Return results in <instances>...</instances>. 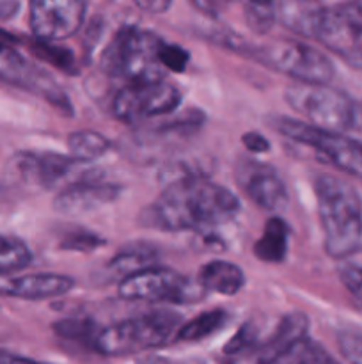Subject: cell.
I'll return each instance as SVG.
<instances>
[{
  "mask_svg": "<svg viewBox=\"0 0 362 364\" xmlns=\"http://www.w3.org/2000/svg\"><path fill=\"white\" fill-rule=\"evenodd\" d=\"M312 364H339V363H337L334 358H330V355L327 354L322 347H319L318 352H316V355H314V363Z\"/></svg>",
  "mask_w": 362,
  "mask_h": 364,
  "instance_id": "f35d334b",
  "label": "cell"
},
{
  "mask_svg": "<svg viewBox=\"0 0 362 364\" xmlns=\"http://www.w3.org/2000/svg\"><path fill=\"white\" fill-rule=\"evenodd\" d=\"M275 128L290 141L311 148L330 166L351 174H362V142L293 117H277Z\"/></svg>",
  "mask_w": 362,
  "mask_h": 364,
  "instance_id": "52a82bcc",
  "label": "cell"
},
{
  "mask_svg": "<svg viewBox=\"0 0 362 364\" xmlns=\"http://www.w3.org/2000/svg\"><path fill=\"white\" fill-rule=\"evenodd\" d=\"M0 80L41 95L64 112H71L70 98L60 89L55 78L50 77L45 70L35 66L27 57L21 55L14 48L13 36L4 31H0Z\"/></svg>",
  "mask_w": 362,
  "mask_h": 364,
  "instance_id": "8fae6325",
  "label": "cell"
},
{
  "mask_svg": "<svg viewBox=\"0 0 362 364\" xmlns=\"http://www.w3.org/2000/svg\"><path fill=\"white\" fill-rule=\"evenodd\" d=\"M162 45L163 39L155 32L123 27L103 50L99 66L103 73L124 80V84L165 80V70L160 64Z\"/></svg>",
  "mask_w": 362,
  "mask_h": 364,
  "instance_id": "3957f363",
  "label": "cell"
},
{
  "mask_svg": "<svg viewBox=\"0 0 362 364\" xmlns=\"http://www.w3.org/2000/svg\"><path fill=\"white\" fill-rule=\"evenodd\" d=\"M259 345V334L252 323H245L243 327H240L236 334L227 341V345L224 347V354L227 355H236L241 354L245 350H251V348L258 347Z\"/></svg>",
  "mask_w": 362,
  "mask_h": 364,
  "instance_id": "1f68e13d",
  "label": "cell"
},
{
  "mask_svg": "<svg viewBox=\"0 0 362 364\" xmlns=\"http://www.w3.org/2000/svg\"><path fill=\"white\" fill-rule=\"evenodd\" d=\"M190 63V53L174 43L163 41L160 48V64L165 71H174V73H183Z\"/></svg>",
  "mask_w": 362,
  "mask_h": 364,
  "instance_id": "f546056e",
  "label": "cell"
},
{
  "mask_svg": "<svg viewBox=\"0 0 362 364\" xmlns=\"http://www.w3.org/2000/svg\"><path fill=\"white\" fill-rule=\"evenodd\" d=\"M32 263V251L23 240L0 233V277L27 269Z\"/></svg>",
  "mask_w": 362,
  "mask_h": 364,
  "instance_id": "cb8c5ba5",
  "label": "cell"
},
{
  "mask_svg": "<svg viewBox=\"0 0 362 364\" xmlns=\"http://www.w3.org/2000/svg\"><path fill=\"white\" fill-rule=\"evenodd\" d=\"M243 16L248 28L256 34L263 36L275 25V4L247 2L243 6Z\"/></svg>",
  "mask_w": 362,
  "mask_h": 364,
  "instance_id": "484cf974",
  "label": "cell"
},
{
  "mask_svg": "<svg viewBox=\"0 0 362 364\" xmlns=\"http://www.w3.org/2000/svg\"><path fill=\"white\" fill-rule=\"evenodd\" d=\"M284 98L287 105L304 116L307 119L305 123L312 127L339 134L353 127L355 102L339 89L295 82L286 87Z\"/></svg>",
  "mask_w": 362,
  "mask_h": 364,
  "instance_id": "8992f818",
  "label": "cell"
},
{
  "mask_svg": "<svg viewBox=\"0 0 362 364\" xmlns=\"http://www.w3.org/2000/svg\"><path fill=\"white\" fill-rule=\"evenodd\" d=\"M85 11L87 4L80 0H34L28 7V23L38 41H62L77 34Z\"/></svg>",
  "mask_w": 362,
  "mask_h": 364,
  "instance_id": "7c38bea8",
  "label": "cell"
},
{
  "mask_svg": "<svg viewBox=\"0 0 362 364\" xmlns=\"http://www.w3.org/2000/svg\"><path fill=\"white\" fill-rule=\"evenodd\" d=\"M339 279L348 294L362 306V267L361 265H343L339 269Z\"/></svg>",
  "mask_w": 362,
  "mask_h": 364,
  "instance_id": "d6a6232c",
  "label": "cell"
},
{
  "mask_svg": "<svg viewBox=\"0 0 362 364\" xmlns=\"http://www.w3.org/2000/svg\"><path fill=\"white\" fill-rule=\"evenodd\" d=\"M319 220L327 255L344 259L362 251V199L348 181L334 174L314 180Z\"/></svg>",
  "mask_w": 362,
  "mask_h": 364,
  "instance_id": "7a4b0ae2",
  "label": "cell"
},
{
  "mask_svg": "<svg viewBox=\"0 0 362 364\" xmlns=\"http://www.w3.org/2000/svg\"><path fill=\"white\" fill-rule=\"evenodd\" d=\"M4 287H6V283H0V294H2V290H4Z\"/></svg>",
  "mask_w": 362,
  "mask_h": 364,
  "instance_id": "60d3db41",
  "label": "cell"
},
{
  "mask_svg": "<svg viewBox=\"0 0 362 364\" xmlns=\"http://www.w3.org/2000/svg\"><path fill=\"white\" fill-rule=\"evenodd\" d=\"M240 201L229 188L199 174L177 178L142 212V223L162 231H206L229 223Z\"/></svg>",
  "mask_w": 362,
  "mask_h": 364,
  "instance_id": "6da1fadb",
  "label": "cell"
},
{
  "mask_svg": "<svg viewBox=\"0 0 362 364\" xmlns=\"http://www.w3.org/2000/svg\"><path fill=\"white\" fill-rule=\"evenodd\" d=\"M20 9V2L14 0H0V20H9Z\"/></svg>",
  "mask_w": 362,
  "mask_h": 364,
  "instance_id": "8d00e7d4",
  "label": "cell"
},
{
  "mask_svg": "<svg viewBox=\"0 0 362 364\" xmlns=\"http://www.w3.org/2000/svg\"><path fill=\"white\" fill-rule=\"evenodd\" d=\"M291 230L283 217H270L265 224L263 235L254 244L256 258L266 263L284 262L290 245Z\"/></svg>",
  "mask_w": 362,
  "mask_h": 364,
  "instance_id": "ffe728a7",
  "label": "cell"
},
{
  "mask_svg": "<svg viewBox=\"0 0 362 364\" xmlns=\"http://www.w3.org/2000/svg\"><path fill=\"white\" fill-rule=\"evenodd\" d=\"M337 347L350 364H362V329L351 327L337 334Z\"/></svg>",
  "mask_w": 362,
  "mask_h": 364,
  "instance_id": "83f0119b",
  "label": "cell"
},
{
  "mask_svg": "<svg viewBox=\"0 0 362 364\" xmlns=\"http://www.w3.org/2000/svg\"><path fill=\"white\" fill-rule=\"evenodd\" d=\"M247 53L263 66L295 78L298 84L329 85L336 75L332 60L307 43L280 39L252 46L247 48Z\"/></svg>",
  "mask_w": 362,
  "mask_h": 364,
  "instance_id": "5b68a950",
  "label": "cell"
},
{
  "mask_svg": "<svg viewBox=\"0 0 362 364\" xmlns=\"http://www.w3.org/2000/svg\"><path fill=\"white\" fill-rule=\"evenodd\" d=\"M32 50L41 57L46 63L53 64L59 70L67 71V73H75L77 70V64H75V57L70 50L62 48L59 45H53V43H45V41H35L32 45Z\"/></svg>",
  "mask_w": 362,
  "mask_h": 364,
  "instance_id": "4316f807",
  "label": "cell"
},
{
  "mask_svg": "<svg viewBox=\"0 0 362 364\" xmlns=\"http://www.w3.org/2000/svg\"><path fill=\"white\" fill-rule=\"evenodd\" d=\"M155 249L146 247V245H133V247L117 252L116 258L109 263V272H112L114 276L123 281L124 277L131 276L138 270L149 269L151 263H155Z\"/></svg>",
  "mask_w": 362,
  "mask_h": 364,
  "instance_id": "7402d4cb",
  "label": "cell"
},
{
  "mask_svg": "<svg viewBox=\"0 0 362 364\" xmlns=\"http://www.w3.org/2000/svg\"><path fill=\"white\" fill-rule=\"evenodd\" d=\"M227 320H229V315L224 309L206 311L202 315L195 316L190 322L183 323L177 331L176 338L180 341H201L222 329Z\"/></svg>",
  "mask_w": 362,
  "mask_h": 364,
  "instance_id": "603a6c76",
  "label": "cell"
},
{
  "mask_svg": "<svg viewBox=\"0 0 362 364\" xmlns=\"http://www.w3.org/2000/svg\"><path fill=\"white\" fill-rule=\"evenodd\" d=\"M241 142H243V146L248 151L256 153V155L270 151L268 139L263 137L259 132H247V134H243V137H241Z\"/></svg>",
  "mask_w": 362,
  "mask_h": 364,
  "instance_id": "836d02e7",
  "label": "cell"
},
{
  "mask_svg": "<svg viewBox=\"0 0 362 364\" xmlns=\"http://www.w3.org/2000/svg\"><path fill=\"white\" fill-rule=\"evenodd\" d=\"M181 318L172 311H151L99 329L92 348L103 355H133L160 348L177 334Z\"/></svg>",
  "mask_w": 362,
  "mask_h": 364,
  "instance_id": "277c9868",
  "label": "cell"
},
{
  "mask_svg": "<svg viewBox=\"0 0 362 364\" xmlns=\"http://www.w3.org/2000/svg\"><path fill=\"white\" fill-rule=\"evenodd\" d=\"M309 331V318L304 313H290L284 316L272 333V336L259 345V364H266L272 359L279 358L291 347L300 343L302 340L307 338Z\"/></svg>",
  "mask_w": 362,
  "mask_h": 364,
  "instance_id": "e0dca14e",
  "label": "cell"
},
{
  "mask_svg": "<svg viewBox=\"0 0 362 364\" xmlns=\"http://www.w3.org/2000/svg\"><path fill=\"white\" fill-rule=\"evenodd\" d=\"M357 130H362V102L357 103L355 102V112H353V127Z\"/></svg>",
  "mask_w": 362,
  "mask_h": 364,
  "instance_id": "ab89813d",
  "label": "cell"
},
{
  "mask_svg": "<svg viewBox=\"0 0 362 364\" xmlns=\"http://www.w3.org/2000/svg\"><path fill=\"white\" fill-rule=\"evenodd\" d=\"M117 290L126 301L174 302V304L202 301L206 295L199 283L190 281L176 270L162 269V267H149L124 277L123 281H119Z\"/></svg>",
  "mask_w": 362,
  "mask_h": 364,
  "instance_id": "ba28073f",
  "label": "cell"
},
{
  "mask_svg": "<svg viewBox=\"0 0 362 364\" xmlns=\"http://www.w3.org/2000/svg\"><path fill=\"white\" fill-rule=\"evenodd\" d=\"M236 180L245 196L259 208L273 213L286 210L290 203L286 183L273 167L254 160H245L236 169Z\"/></svg>",
  "mask_w": 362,
  "mask_h": 364,
  "instance_id": "5bb4252c",
  "label": "cell"
},
{
  "mask_svg": "<svg viewBox=\"0 0 362 364\" xmlns=\"http://www.w3.org/2000/svg\"><path fill=\"white\" fill-rule=\"evenodd\" d=\"M138 364H199L195 361H170V359L162 358H144L138 361Z\"/></svg>",
  "mask_w": 362,
  "mask_h": 364,
  "instance_id": "74e56055",
  "label": "cell"
},
{
  "mask_svg": "<svg viewBox=\"0 0 362 364\" xmlns=\"http://www.w3.org/2000/svg\"><path fill=\"white\" fill-rule=\"evenodd\" d=\"M137 6L144 11H151V13L160 14V13H165L167 9H170V2H165V0H149V2H137Z\"/></svg>",
  "mask_w": 362,
  "mask_h": 364,
  "instance_id": "e575fe53",
  "label": "cell"
},
{
  "mask_svg": "<svg viewBox=\"0 0 362 364\" xmlns=\"http://www.w3.org/2000/svg\"><path fill=\"white\" fill-rule=\"evenodd\" d=\"M314 39L348 66L362 70V2L323 7Z\"/></svg>",
  "mask_w": 362,
  "mask_h": 364,
  "instance_id": "9c48e42d",
  "label": "cell"
},
{
  "mask_svg": "<svg viewBox=\"0 0 362 364\" xmlns=\"http://www.w3.org/2000/svg\"><path fill=\"white\" fill-rule=\"evenodd\" d=\"M123 194V187L117 183H103V181L85 180L71 181L57 194L53 208L64 215H82L94 212L110 203L117 201Z\"/></svg>",
  "mask_w": 362,
  "mask_h": 364,
  "instance_id": "9a60e30c",
  "label": "cell"
},
{
  "mask_svg": "<svg viewBox=\"0 0 362 364\" xmlns=\"http://www.w3.org/2000/svg\"><path fill=\"white\" fill-rule=\"evenodd\" d=\"M197 283L206 294L234 295L243 288L245 274L238 265L224 259H213L201 269Z\"/></svg>",
  "mask_w": 362,
  "mask_h": 364,
  "instance_id": "ac0fdd59",
  "label": "cell"
},
{
  "mask_svg": "<svg viewBox=\"0 0 362 364\" xmlns=\"http://www.w3.org/2000/svg\"><path fill=\"white\" fill-rule=\"evenodd\" d=\"M106 242L98 235L91 233V231H75V233L67 235L62 242H60V249L66 251H77V252H91L96 249L103 247Z\"/></svg>",
  "mask_w": 362,
  "mask_h": 364,
  "instance_id": "4dcf8cb0",
  "label": "cell"
},
{
  "mask_svg": "<svg viewBox=\"0 0 362 364\" xmlns=\"http://www.w3.org/2000/svg\"><path fill=\"white\" fill-rule=\"evenodd\" d=\"M181 105V92L167 80L124 84L112 100V114L123 123L135 124L167 116Z\"/></svg>",
  "mask_w": 362,
  "mask_h": 364,
  "instance_id": "30bf717a",
  "label": "cell"
},
{
  "mask_svg": "<svg viewBox=\"0 0 362 364\" xmlns=\"http://www.w3.org/2000/svg\"><path fill=\"white\" fill-rule=\"evenodd\" d=\"M75 279L62 274H25L6 281L2 294L23 301H45L73 290Z\"/></svg>",
  "mask_w": 362,
  "mask_h": 364,
  "instance_id": "2e32d148",
  "label": "cell"
},
{
  "mask_svg": "<svg viewBox=\"0 0 362 364\" xmlns=\"http://www.w3.org/2000/svg\"><path fill=\"white\" fill-rule=\"evenodd\" d=\"M94 322L87 318H64L53 323V331L57 336L64 338V340H75V341H85V343H94L96 336H98L99 329H96Z\"/></svg>",
  "mask_w": 362,
  "mask_h": 364,
  "instance_id": "d4e9b609",
  "label": "cell"
},
{
  "mask_svg": "<svg viewBox=\"0 0 362 364\" xmlns=\"http://www.w3.org/2000/svg\"><path fill=\"white\" fill-rule=\"evenodd\" d=\"M0 364H43V363L23 358V355H16V354H11V352L0 350Z\"/></svg>",
  "mask_w": 362,
  "mask_h": 364,
  "instance_id": "d590c367",
  "label": "cell"
},
{
  "mask_svg": "<svg viewBox=\"0 0 362 364\" xmlns=\"http://www.w3.org/2000/svg\"><path fill=\"white\" fill-rule=\"evenodd\" d=\"M112 148V142L94 130H78L67 135V149L75 160L82 164L92 162L105 155Z\"/></svg>",
  "mask_w": 362,
  "mask_h": 364,
  "instance_id": "44dd1931",
  "label": "cell"
},
{
  "mask_svg": "<svg viewBox=\"0 0 362 364\" xmlns=\"http://www.w3.org/2000/svg\"><path fill=\"white\" fill-rule=\"evenodd\" d=\"M323 7L325 6L319 2H280L275 4V16L277 21L290 31L305 38H314Z\"/></svg>",
  "mask_w": 362,
  "mask_h": 364,
  "instance_id": "d6986e66",
  "label": "cell"
},
{
  "mask_svg": "<svg viewBox=\"0 0 362 364\" xmlns=\"http://www.w3.org/2000/svg\"><path fill=\"white\" fill-rule=\"evenodd\" d=\"M319 345L314 343L312 340L305 338L300 343H297L295 347H291L290 350H286L284 354H280L279 358L272 359L266 364H312L314 363V355L318 352Z\"/></svg>",
  "mask_w": 362,
  "mask_h": 364,
  "instance_id": "f1b7e54d",
  "label": "cell"
},
{
  "mask_svg": "<svg viewBox=\"0 0 362 364\" xmlns=\"http://www.w3.org/2000/svg\"><path fill=\"white\" fill-rule=\"evenodd\" d=\"M14 173L25 181V183L38 185L43 188L55 187L60 181L67 180L75 173L87 174V171H78L84 164L75 160L71 155H60L52 151H21L14 156Z\"/></svg>",
  "mask_w": 362,
  "mask_h": 364,
  "instance_id": "4fadbf2b",
  "label": "cell"
}]
</instances>
